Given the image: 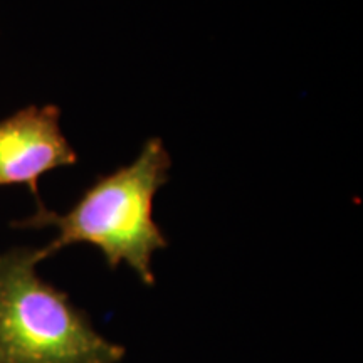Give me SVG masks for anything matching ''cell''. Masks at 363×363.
<instances>
[{
  "instance_id": "cell-1",
  "label": "cell",
  "mask_w": 363,
  "mask_h": 363,
  "mask_svg": "<svg viewBox=\"0 0 363 363\" xmlns=\"http://www.w3.org/2000/svg\"><path fill=\"white\" fill-rule=\"evenodd\" d=\"M170 165L162 140L150 138L133 163L99 177L69 212L59 216L40 203L38 212L19 225L57 229L56 239L38 249L40 261L84 242L98 247L111 269L125 262L142 283L153 286L152 257L169 244L153 219V199L169 180Z\"/></svg>"
},
{
  "instance_id": "cell-2",
  "label": "cell",
  "mask_w": 363,
  "mask_h": 363,
  "mask_svg": "<svg viewBox=\"0 0 363 363\" xmlns=\"http://www.w3.org/2000/svg\"><path fill=\"white\" fill-rule=\"evenodd\" d=\"M38 249L0 254V363H118L125 348L39 278Z\"/></svg>"
},
{
  "instance_id": "cell-3",
  "label": "cell",
  "mask_w": 363,
  "mask_h": 363,
  "mask_svg": "<svg viewBox=\"0 0 363 363\" xmlns=\"http://www.w3.org/2000/svg\"><path fill=\"white\" fill-rule=\"evenodd\" d=\"M59 118V108L45 104L27 106L0 121V187L27 185L40 206L39 177L78 162Z\"/></svg>"
}]
</instances>
